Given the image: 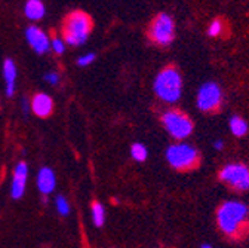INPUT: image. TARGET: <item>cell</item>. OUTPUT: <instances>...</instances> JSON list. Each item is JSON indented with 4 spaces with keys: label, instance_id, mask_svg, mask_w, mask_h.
<instances>
[{
    "label": "cell",
    "instance_id": "obj_1",
    "mask_svg": "<svg viewBox=\"0 0 249 248\" xmlns=\"http://www.w3.org/2000/svg\"><path fill=\"white\" fill-rule=\"evenodd\" d=\"M216 228L231 242H240L249 236V207L236 199L224 201L215 211Z\"/></svg>",
    "mask_w": 249,
    "mask_h": 248
},
{
    "label": "cell",
    "instance_id": "obj_2",
    "mask_svg": "<svg viewBox=\"0 0 249 248\" xmlns=\"http://www.w3.org/2000/svg\"><path fill=\"white\" fill-rule=\"evenodd\" d=\"M153 91L156 97L166 104H175L182 94V76L178 67L165 66L154 77Z\"/></svg>",
    "mask_w": 249,
    "mask_h": 248
},
{
    "label": "cell",
    "instance_id": "obj_3",
    "mask_svg": "<svg viewBox=\"0 0 249 248\" xmlns=\"http://www.w3.org/2000/svg\"><path fill=\"white\" fill-rule=\"evenodd\" d=\"M165 156L171 168L178 172H189L197 170L202 164L200 152L195 146L187 143L171 144L165 152Z\"/></svg>",
    "mask_w": 249,
    "mask_h": 248
},
{
    "label": "cell",
    "instance_id": "obj_4",
    "mask_svg": "<svg viewBox=\"0 0 249 248\" xmlns=\"http://www.w3.org/2000/svg\"><path fill=\"white\" fill-rule=\"evenodd\" d=\"M90 32H92L90 17L82 11H74L64 21L62 39L70 46H80L89 39Z\"/></svg>",
    "mask_w": 249,
    "mask_h": 248
},
{
    "label": "cell",
    "instance_id": "obj_5",
    "mask_svg": "<svg viewBox=\"0 0 249 248\" xmlns=\"http://www.w3.org/2000/svg\"><path fill=\"white\" fill-rule=\"evenodd\" d=\"M160 122L165 128V131L175 140V141H184L189 138L195 131V123L192 117L185 112L179 109H169L166 110Z\"/></svg>",
    "mask_w": 249,
    "mask_h": 248
},
{
    "label": "cell",
    "instance_id": "obj_6",
    "mask_svg": "<svg viewBox=\"0 0 249 248\" xmlns=\"http://www.w3.org/2000/svg\"><path fill=\"white\" fill-rule=\"evenodd\" d=\"M147 36H148L150 42L154 45L163 46V48L169 46L175 40L174 18L166 12L158 14L150 22V27L147 30Z\"/></svg>",
    "mask_w": 249,
    "mask_h": 248
},
{
    "label": "cell",
    "instance_id": "obj_7",
    "mask_svg": "<svg viewBox=\"0 0 249 248\" xmlns=\"http://www.w3.org/2000/svg\"><path fill=\"white\" fill-rule=\"evenodd\" d=\"M218 180L233 192H248L249 191V167L243 162L226 164L218 171Z\"/></svg>",
    "mask_w": 249,
    "mask_h": 248
},
{
    "label": "cell",
    "instance_id": "obj_8",
    "mask_svg": "<svg viewBox=\"0 0 249 248\" xmlns=\"http://www.w3.org/2000/svg\"><path fill=\"white\" fill-rule=\"evenodd\" d=\"M224 103V92L223 88L213 80L205 82L199 91L196 97L197 109L205 114H215L221 110Z\"/></svg>",
    "mask_w": 249,
    "mask_h": 248
},
{
    "label": "cell",
    "instance_id": "obj_9",
    "mask_svg": "<svg viewBox=\"0 0 249 248\" xmlns=\"http://www.w3.org/2000/svg\"><path fill=\"white\" fill-rule=\"evenodd\" d=\"M28 165L24 161H19L15 165L14 170V177L11 183V196L12 199H21L25 193L27 189V181H28Z\"/></svg>",
    "mask_w": 249,
    "mask_h": 248
},
{
    "label": "cell",
    "instance_id": "obj_10",
    "mask_svg": "<svg viewBox=\"0 0 249 248\" xmlns=\"http://www.w3.org/2000/svg\"><path fill=\"white\" fill-rule=\"evenodd\" d=\"M25 39L28 45L33 48V51L39 55H43L51 49V39L42 28L36 25H30L25 30Z\"/></svg>",
    "mask_w": 249,
    "mask_h": 248
},
{
    "label": "cell",
    "instance_id": "obj_11",
    "mask_svg": "<svg viewBox=\"0 0 249 248\" xmlns=\"http://www.w3.org/2000/svg\"><path fill=\"white\" fill-rule=\"evenodd\" d=\"M30 106H31V112L39 117H48L53 112V101L45 92H39V94H36L31 98Z\"/></svg>",
    "mask_w": 249,
    "mask_h": 248
},
{
    "label": "cell",
    "instance_id": "obj_12",
    "mask_svg": "<svg viewBox=\"0 0 249 248\" xmlns=\"http://www.w3.org/2000/svg\"><path fill=\"white\" fill-rule=\"evenodd\" d=\"M56 188V177L52 168L42 167L37 172V189L43 196L51 195Z\"/></svg>",
    "mask_w": 249,
    "mask_h": 248
},
{
    "label": "cell",
    "instance_id": "obj_13",
    "mask_svg": "<svg viewBox=\"0 0 249 248\" xmlns=\"http://www.w3.org/2000/svg\"><path fill=\"white\" fill-rule=\"evenodd\" d=\"M17 66L11 58H6L3 61V79H5V92L6 97H12L17 89Z\"/></svg>",
    "mask_w": 249,
    "mask_h": 248
},
{
    "label": "cell",
    "instance_id": "obj_14",
    "mask_svg": "<svg viewBox=\"0 0 249 248\" xmlns=\"http://www.w3.org/2000/svg\"><path fill=\"white\" fill-rule=\"evenodd\" d=\"M45 5L42 0H27L24 6V14L31 21H39L45 17Z\"/></svg>",
    "mask_w": 249,
    "mask_h": 248
},
{
    "label": "cell",
    "instance_id": "obj_15",
    "mask_svg": "<svg viewBox=\"0 0 249 248\" xmlns=\"http://www.w3.org/2000/svg\"><path fill=\"white\" fill-rule=\"evenodd\" d=\"M229 127H230V131L234 137L237 138H242L248 134L249 131V127H248V122L242 117V116H231L230 122H229Z\"/></svg>",
    "mask_w": 249,
    "mask_h": 248
},
{
    "label": "cell",
    "instance_id": "obj_16",
    "mask_svg": "<svg viewBox=\"0 0 249 248\" xmlns=\"http://www.w3.org/2000/svg\"><path fill=\"white\" fill-rule=\"evenodd\" d=\"M90 214H92V223L97 228H101L106 222V210L101 202L93 201L90 205Z\"/></svg>",
    "mask_w": 249,
    "mask_h": 248
},
{
    "label": "cell",
    "instance_id": "obj_17",
    "mask_svg": "<svg viewBox=\"0 0 249 248\" xmlns=\"http://www.w3.org/2000/svg\"><path fill=\"white\" fill-rule=\"evenodd\" d=\"M131 156L137 162H144L148 156V150L144 144L141 143H134L131 146Z\"/></svg>",
    "mask_w": 249,
    "mask_h": 248
},
{
    "label": "cell",
    "instance_id": "obj_18",
    "mask_svg": "<svg viewBox=\"0 0 249 248\" xmlns=\"http://www.w3.org/2000/svg\"><path fill=\"white\" fill-rule=\"evenodd\" d=\"M55 208H56V212H58L59 215H62V217H67V215L70 214V210H71V207H70L67 198H66V196H62V195H58V196L55 198Z\"/></svg>",
    "mask_w": 249,
    "mask_h": 248
},
{
    "label": "cell",
    "instance_id": "obj_19",
    "mask_svg": "<svg viewBox=\"0 0 249 248\" xmlns=\"http://www.w3.org/2000/svg\"><path fill=\"white\" fill-rule=\"evenodd\" d=\"M223 32H224V24L221 19H213L208 27V36H211V38L221 36Z\"/></svg>",
    "mask_w": 249,
    "mask_h": 248
},
{
    "label": "cell",
    "instance_id": "obj_20",
    "mask_svg": "<svg viewBox=\"0 0 249 248\" xmlns=\"http://www.w3.org/2000/svg\"><path fill=\"white\" fill-rule=\"evenodd\" d=\"M66 40L62 39V38H53V39H51V49L56 54V55H62L66 52Z\"/></svg>",
    "mask_w": 249,
    "mask_h": 248
},
{
    "label": "cell",
    "instance_id": "obj_21",
    "mask_svg": "<svg viewBox=\"0 0 249 248\" xmlns=\"http://www.w3.org/2000/svg\"><path fill=\"white\" fill-rule=\"evenodd\" d=\"M95 58H97L95 54H93V52H88V54L79 57V59H77V66H79V67H88L89 64H92L93 61H95Z\"/></svg>",
    "mask_w": 249,
    "mask_h": 248
},
{
    "label": "cell",
    "instance_id": "obj_22",
    "mask_svg": "<svg viewBox=\"0 0 249 248\" xmlns=\"http://www.w3.org/2000/svg\"><path fill=\"white\" fill-rule=\"evenodd\" d=\"M45 80L49 85H58L59 83V75L56 72H49V73L45 75Z\"/></svg>",
    "mask_w": 249,
    "mask_h": 248
},
{
    "label": "cell",
    "instance_id": "obj_23",
    "mask_svg": "<svg viewBox=\"0 0 249 248\" xmlns=\"http://www.w3.org/2000/svg\"><path fill=\"white\" fill-rule=\"evenodd\" d=\"M21 104H22V112H24L25 114H28V112L31 110V106H30V101H28L27 98H22V101H21Z\"/></svg>",
    "mask_w": 249,
    "mask_h": 248
},
{
    "label": "cell",
    "instance_id": "obj_24",
    "mask_svg": "<svg viewBox=\"0 0 249 248\" xmlns=\"http://www.w3.org/2000/svg\"><path fill=\"white\" fill-rule=\"evenodd\" d=\"M213 149H215V150H223V149H224V141H223V140H216V141H213Z\"/></svg>",
    "mask_w": 249,
    "mask_h": 248
},
{
    "label": "cell",
    "instance_id": "obj_25",
    "mask_svg": "<svg viewBox=\"0 0 249 248\" xmlns=\"http://www.w3.org/2000/svg\"><path fill=\"white\" fill-rule=\"evenodd\" d=\"M200 248H212V245H211V244H208V242H205V244H202V245H200Z\"/></svg>",
    "mask_w": 249,
    "mask_h": 248
}]
</instances>
